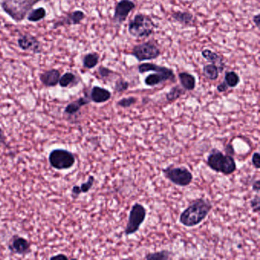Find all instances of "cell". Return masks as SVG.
Segmentation results:
<instances>
[{
  "instance_id": "cell-1",
  "label": "cell",
  "mask_w": 260,
  "mask_h": 260,
  "mask_svg": "<svg viewBox=\"0 0 260 260\" xmlns=\"http://www.w3.org/2000/svg\"><path fill=\"white\" fill-rule=\"evenodd\" d=\"M211 209L210 201L198 198L193 201L180 214L179 222L187 228L197 226L206 218Z\"/></svg>"
},
{
  "instance_id": "cell-2",
  "label": "cell",
  "mask_w": 260,
  "mask_h": 260,
  "mask_svg": "<svg viewBox=\"0 0 260 260\" xmlns=\"http://www.w3.org/2000/svg\"><path fill=\"white\" fill-rule=\"evenodd\" d=\"M41 1L42 0H2L1 6L13 21L21 22L25 20L36 4Z\"/></svg>"
},
{
  "instance_id": "cell-3",
  "label": "cell",
  "mask_w": 260,
  "mask_h": 260,
  "mask_svg": "<svg viewBox=\"0 0 260 260\" xmlns=\"http://www.w3.org/2000/svg\"><path fill=\"white\" fill-rule=\"evenodd\" d=\"M208 166L217 173L225 176L232 174L237 170V164L233 156L224 154L218 149H213L207 159Z\"/></svg>"
},
{
  "instance_id": "cell-4",
  "label": "cell",
  "mask_w": 260,
  "mask_h": 260,
  "mask_svg": "<svg viewBox=\"0 0 260 260\" xmlns=\"http://www.w3.org/2000/svg\"><path fill=\"white\" fill-rule=\"evenodd\" d=\"M157 25L150 17L143 13L134 16L129 24V33L130 36L137 38L150 37L154 32Z\"/></svg>"
},
{
  "instance_id": "cell-5",
  "label": "cell",
  "mask_w": 260,
  "mask_h": 260,
  "mask_svg": "<svg viewBox=\"0 0 260 260\" xmlns=\"http://www.w3.org/2000/svg\"><path fill=\"white\" fill-rule=\"evenodd\" d=\"M162 173L167 179L176 185L185 187L193 182V173L185 166H169L162 169Z\"/></svg>"
},
{
  "instance_id": "cell-6",
  "label": "cell",
  "mask_w": 260,
  "mask_h": 260,
  "mask_svg": "<svg viewBox=\"0 0 260 260\" xmlns=\"http://www.w3.org/2000/svg\"><path fill=\"white\" fill-rule=\"evenodd\" d=\"M75 155L65 149H55L49 154L50 166L58 170H65L73 167L75 164Z\"/></svg>"
},
{
  "instance_id": "cell-7",
  "label": "cell",
  "mask_w": 260,
  "mask_h": 260,
  "mask_svg": "<svg viewBox=\"0 0 260 260\" xmlns=\"http://www.w3.org/2000/svg\"><path fill=\"white\" fill-rule=\"evenodd\" d=\"M130 54L139 62H144L157 59L161 56V51L153 41H147L134 46Z\"/></svg>"
},
{
  "instance_id": "cell-8",
  "label": "cell",
  "mask_w": 260,
  "mask_h": 260,
  "mask_svg": "<svg viewBox=\"0 0 260 260\" xmlns=\"http://www.w3.org/2000/svg\"><path fill=\"white\" fill-rule=\"evenodd\" d=\"M146 209L144 205L135 203L132 206L129 214V222L125 228V233L127 236L134 234L139 230L144 221L146 219Z\"/></svg>"
},
{
  "instance_id": "cell-9",
  "label": "cell",
  "mask_w": 260,
  "mask_h": 260,
  "mask_svg": "<svg viewBox=\"0 0 260 260\" xmlns=\"http://www.w3.org/2000/svg\"><path fill=\"white\" fill-rule=\"evenodd\" d=\"M17 44L21 50L32 52L34 54L43 53V47L35 36L29 33L20 34L17 39Z\"/></svg>"
},
{
  "instance_id": "cell-10",
  "label": "cell",
  "mask_w": 260,
  "mask_h": 260,
  "mask_svg": "<svg viewBox=\"0 0 260 260\" xmlns=\"http://www.w3.org/2000/svg\"><path fill=\"white\" fill-rule=\"evenodd\" d=\"M136 7L132 0H121L114 7L113 21L116 25H121L126 21L129 15Z\"/></svg>"
},
{
  "instance_id": "cell-11",
  "label": "cell",
  "mask_w": 260,
  "mask_h": 260,
  "mask_svg": "<svg viewBox=\"0 0 260 260\" xmlns=\"http://www.w3.org/2000/svg\"><path fill=\"white\" fill-rule=\"evenodd\" d=\"M86 18V14L82 10H75L71 13H66L65 16L57 19L53 25L52 29H57L64 26L81 25V22Z\"/></svg>"
},
{
  "instance_id": "cell-12",
  "label": "cell",
  "mask_w": 260,
  "mask_h": 260,
  "mask_svg": "<svg viewBox=\"0 0 260 260\" xmlns=\"http://www.w3.org/2000/svg\"><path fill=\"white\" fill-rule=\"evenodd\" d=\"M8 248L12 253L25 256L31 252V244L27 239L14 235L9 241Z\"/></svg>"
},
{
  "instance_id": "cell-13",
  "label": "cell",
  "mask_w": 260,
  "mask_h": 260,
  "mask_svg": "<svg viewBox=\"0 0 260 260\" xmlns=\"http://www.w3.org/2000/svg\"><path fill=\"white\" fill-rule=\"evenodd\" d=\"M167 81H176V77L173 70L169 72H155L153 74H149L145 79V84L150 87H154Z\"/></svg>"
},
{
  "instance_id": "cell-14",
  "label": "cell",
  "mask_w": 260,
  "mask_h": 260,
  "mask_svg": "<svg viewBox=\"0 0 260 260\" xmlns=\"http://www.w3.org/2000/svg\"><path fill=\"white\" fill-rule=\"evenodd\" d=\"M61 73L57 69H50L40 73L39 80L46 87H54L59 83Z\"/></svg>"
},
{
  "instance_id": "cell-15",
  "label": "cell",
  "mask_w": 260,
  "mask_h": 260,
  "mask_svg": "<svg viewBox=\"0 0 260 260\" xmlns=\"http://www.w3.org/2000/svg\"><path fill=\"white\" fill-rule=\"evenodd\" d=\"M89 97L92 102L95 103H104L110 100L112 98V93L105 88L95 86L92 88Z\"/></svg>"
},
{
  "instance_id": "cell-16",
  "label": "cell",
  "mask_w": 260,
  "mask_h": 260,
  "mask_svg": "<svg viewBox=\"0 0 260 260\" xmlns=\"http://www.w3.org/2000/svg\"><path fill=\"white\" fill-rule=\"evenodd\" d=\"M90 102H91V100L89 98V96L86 94L84 97H80L75 101H73V102L68 104L65 107L64 113L66 115H75L81 111V108L83 107L84 105H88Z\"/></svg>"
},
{
  "instance_id": "cell-17",
  "label": "cell",
  "mask_w": 260,
  "mask_h": 260,
  "mask_svg": "<svg viewBox=\"0 0 260 260\" xmlns=\"http://www.w3.org/2000/svg\"><path fill=\"white\" fill-rule=\"evenodd\" d=\"M201 56L204 59L206 60L208 62L216 65L219 67L221 72L225 69V62H224V57L216 52L212 51L210 49H204L201 51Z\"/></svg>"
},
{
  "instance_id": "cell-18",
  "label": "cell",
  "mask_w": 260,
  "mask_h": 260,
  "mask_svg": "<svg viewBox=\"0 0 260 260\" xmlns=\"http://www.w3.org/2000/svg\"><path fill=\"white\" fill-rule=\"evenodd\" d=\"M172 18L175 22L181 24L183 26H193L194 25V16L188 11H177L172 13Z\"/></svg>"
},
{
  "instance_id": "cell-19",
  "label": "cell",
  "mask_w": 260,
  "mask_h": 260,
  "mask_svg": "<svg viewBox=\"0 0 260 260\" xmlns=\"http://www.w3.org/2000/svg\"><path fill=\"white\" fill-rule=\"evenodd\" d=\"M81 82V78L73 72H66L61 76L59 85L61 88L75 87Z\"/></svg>"
},
{
  "instance_id": "cell-20",
  "label": "cell",
  "mask_w": 260,
  "mask_h": 260,
  "mask_svg": "<svg viewBox=\"0 0 260 260\" xmlns=\"http://www.w3.org/2000/svg\"><path fill=\"white\" fill-rule=\"evenodd\" d=\"M178 77L181 86L185 91H193L195 89L196 79L194 75L188 72H181L179 73Z\"/></svg>"
},
{
  "instance_id": "cell-21",
  "label": "cell",
  "mask_w": 260,
  "mask_h": 260,
  "mask_svg": "<svg viewBox=\"0 0 260 260\" xmlns=\"http://www.w3.org/2000/svg\"><path fill=\"white\" fill-rule=\"evenodd\" d=\"M171 70L170 68L152 64V63H142L137 67V70L141 74H145L148 72H169Z\"/></svg>"
},
{
  "instance_id": "cell-22",
  "label": "cell",
  "mask_w": 260,
  "mask_h": 260,
  "mask_svg": "<svg viewBox=\"0 0 260 260\" xmlns=\"http://www.w3.org/2000/svg\"><path fill=\"white\" fill-rule=\"evenodd\" d=\"M100 55L98 53H96V52L88 53L82 57V66H83L84 68L88 69V70H91V69H93L98 65Z\"/></svg>"
},
{
  "instance_id": "cell-23",
  "label": "cell",
  "mask_w": 260,
  "mask_h": 260,
  "mask_svg": "<svg viewBox=\"0 0 260 260\" xmlns=\"http://www.w3.org/2000/svg\"><path fill=\"white\" fill-rule=\"evenodd\" d=\"M47 16L46 9L44 7L32 9L27 15L26 18L30 22H38L45 19Z\"/></svg>"
},
{
  "instance_id": "cell-24",
  "label": "cell",
  "mask_w": 260,
  "mask_h": 260,
  "mask_svg": "<svg viewBox=\"0 0 260 260\" xmlns=\"http://www.w3.org/2000/svg\"><path fill=\"white\" fill-rule=\"evenodd\" d=\"M220 73H221L219 67L216 65L209 64L203 66V74L207 79L210 81H214L219 77Z\"/></svg>"
},
{
  "instance_id": "cell-25",
  "label": "cell",
  "mask_w": 260,
  "mask_h": 260,
  "mask_svg": "<svg viewBox=\"0 0 260 260\" xmlns=\"http://www.w3.org/2000/svg\"><path fill=\"white\" fill-rule=\"evenodd\" d=\"M185 90L182 87H180L179 85L173 86L171 89L166 93V99L167 102H174L176 100L185 95Z\"/></svg>"
},
{
  "instance_id": "cell-26",
  "label": "cell",
  "mask_w": 260,
  "mask_h": 260,
  "mask_svg": "<svg viewBox=\"0 0 260 260\" xmlns=\"http://www.w3.org/2000/svg\"><path fill=\"white\" fill-rule=\"evenodd\" d=\"M225 82H226L228 87H237L241 82V77L234 71H228L225 73Z\"/></svg>"
},
{
  "instance_id": "cell-27",
  "label": "cell",
  "mask_w": 260,
  "mask_h": 260,
  "mask_svg": "<svg viewBox=\"0 0 260 260\" xmlns=\"http://www.w3.org/2000/svg\"><path fill=\"white\" fill-rule=\"evenodd\" d=\"M173 253L168 250H161L156 253H148L145 259L148 260H167L172 258Z\"/></svg>"
},
{
  "instance_id": "cell-28",
  "label": "cell",
  "mask_w": 260,
  "mask_h": 260,
  "mask_svg": "<svg viewBox=\"0 0 260 260\" xmlns=\"http://www.w3.org/2000/svg\"><path fill=\"white\" fill-rule=\"evenodd\" d=\"M97 74H98V77L100 79H102L103 81L107 80V79L110 78L112 76L116 74L115 72L113 71V70H111L109 67H106L105 66H99L97 71Z\"/></svg>"
},
{
  "instance_id": "cell-29",
  "label": "cell",
  "mask_w": 260,
  "mask_h": 260,
  "mask_svg": "<svg viewBox=\"0 0 260 260\" xmlns=\"http://www.w3.org/2000/svg\"><path fill=\"white\" fill-rule=\"evenodd\" d=\"M129 86H130L129 82L120 77L118 81H116L115 84H114V91L116 93H124L129 89Z\"/></svg>"
},
{
  "instance_id": "cell-30",
  "label": "cell",
  "mask_w": 260,
  "mask_h": 260,
  "mask_svg": "<svg viewBox=\"0 0 260 260\" xmlns=\"http://www.w3.org/2000/svg\"><path fill=\"white\" fill-rule=\"evenodd\" d=\"M137 98L134 97H127V98H121V100L118 101L117 105L118 106H121L122 108L131 107L132 105H134L137 102Z\"/></svg>"
},
{
  "instance_id": "cell-31",
  "label": "cell",
  "mask_w": 260,
  "mask_h": 260,
  "mask_svg": "<svg viewBox=\"0 0 260 260\" xmlns=\"http://www.w3.org/2000/svg\"><path fill=\"white\" fill-rule=\"evenodd\" d=\"M94 182L95 177L93 176H89L87 181L86 182H84V183L81 184V186H80L81 193H87L93 188Z\"/></svg>"
},
{
  "instance_id": "cell-32",
  "label": "cell",
  "mask_w": 260,
  "mask_h": 260,
  "mask_svg": "<svg viewBox=\"0 0 260 260\" xmlns=\"http://www.w3.org/2000/svg\"><path fill=\"white\" fill-rule=\"evenodd\" d=\"M250 205H251L252 209L254 213H258L260 209V195H257L255 196L254 198L250 201Z\"/></svg>"
},
{
  "instance_id": "cell-33",
  "label": "cell",
  "mask_w": 260,
  "mask_h": 260,
  "mask_svg": "<svg viewBox=\"0 0 260 260\" xmlns=\"http://www.w3.org/2000/svg\"><path fill=\"white\" fill-rule=\"evenodd\" d=\"M252 162L256 169H260V155L259 152H256L253 153L252 157Z\"/></svg>"
},
{
  "instance_id": "cell-34",
  "label": "cell",
  "mask_w": 260,
  "mask_h": 260,
  "mask_svg": "<svg viewBox=\"0 0 260 260\" xmlns=\"http://www.w3.org/2000/svg\"><path fill=\"white\" fill-rule=\"evenodd\" d=\"M228 89H229V87H228V85H227L226 82H225V81L221 82V83H220L219 85H217V92H219V93H225V92L228 91Z\"/></svg>"
},
{
  "instance_id": "cell-35",
  "label": "cell",
  "mask_w": 260,
  "mask_h": 260,
  "mask_svg": "<svg viewBox=\"0 0 260 260\" xmlns=\"http://www.w3.org/2000/svg\"><path fill=\"white\" fill-rule=\"evenodd\" d=\"M0 144L6 145V136L2 128H0Z\"/></svg>"
},
{
  "instance_id": "cell-36",
  "label": "cell",
  "mask_w": 260,
  "mask_h": 260,
  "mask_svg": "<svg viewBox=\"0 0 260 260\" xmlns=\"http://www.w3.org/2000/svg\"><path fill=\"white\" fill-rule=\"evenodd\" d=\"M253 22L254 23V25H256V27L257 29H260V15L257 14L255 15L253 17Z\"/></svg>"
},
{
  "instance_id": "cell-37",
  "label": "cell",
  "mask_w": 260,
  "mask_h": 260,
  "mask_svg": "<svg viewBox=\"0 0 260 260\" xmlns=\"http://www.w3.org/2000/svg\"><path fill=\"white\" fill-rule=\"evenodd\" d=\"M225 152H226V154H228V155L233 156L234 154V150H233L231 144H228V146L225 148Z\"/></svg>"
},
{
  "instance_id": "cell-38",
  "label": "cell",
  "mask_w": 260,
  "mask_h": 260,
  "mask_svg": "<svg viewBox=\"0 0 260 260\" xmlns=\"http://www.w3.org/2000/svg\"><path fill=\"white\" fill-rule=\"evenodd\" d=\"M260 180H257V181H255L253 183V190L254 191V192H256V193H260Z\"/></svg>"
},
{
  "instance_id": "cell-39",
  "label": "cell",
  "mask_w": 260,
  "mask_h": 260,
  "mask_svg": "<svg viewBox=\"0 0 260 260\" xmlns=\"http://www.w3.org/2000/svg\"><path fill=\"white\" fill-rule=\"evenodd\" d=\"M58 259H65V260H68V257H66L65 254H59L57 256H54V257H50V260H58Z\"/></svg>"
},
{
  "instance_id": "cell-40",
  "label": "cell",
  "mask_w": 260,
  "mask_h": 260,
  "mask_svg": "<svg viewBox=\"0 0 260 260\" xmlns=\"http://www.w3.org/2000/svg\"><path fill=\"white\" fill-rule=\"evenodd\" d=\"M0 25H1V21H0Z\"/></svg>"
}]
</instances>
